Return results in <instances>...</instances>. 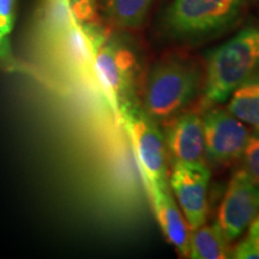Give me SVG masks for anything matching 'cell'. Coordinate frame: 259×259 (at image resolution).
<instances>
[{
    "label": "cell",
    "instance_id": "obj_5",
    "mask_svg": "<svg viewBox=\"0 0 259 259\" xmlns=\"http://www.w3.org/2000/svg\"><path fill=\"white\" fill-rule=\"evenodd\" d=\"M93 66L115 112L125 103L135 101L137 58L127 45L118 40H105L95 50Z\"/></svg>",
    "mask_w": 259,
    "mask_h": 259
},
{
    "label": "cell",
    "instance_id": "obj_3",
    "mask_svg": "<svg viewBox=\"0 0 259 259\" xmlns=\"http://www.w3.org/2000/svg\"><path fill=\"white\" fill-rule=\"evenodd\" d=\"M251 0H173L163 27L177 40H194L231 25Z\"/></svg>",
    "mask_w": 259,
    "mask_h": 259
},
{
    "label": "cell",
    "instance_id": "obj_17",
    "mask_svg": "<svg viewBox=\"0 0 259 259\" xmlns=\"http://www.w3.org/2000/svg\"><path fill=\"white\" fill-rule=\"evenodd\" d=\"M235 259H259V248L248 236L239 242L231 253Z\"/></svg>",
    "mask_w": 259,
    "mask_h": 259
},
{
    "label": "cell",
    "instance_id": "obj_18",
    "mask_svg": "<svg viewBox=\"0 0 259 259\" xmlns=\"http://www.w3.org/2000/svg\"><path fill=\"white\" fill-rule=\"evenodd\" d=\"M247 229H248L247 236L254 242V245L259 248V213L257 215V218L252 221V223Z\"/></svg>",
    "mask_w": 259,
    "mask_h": 259
},
{
    "label": "cell",
    "instance_id": "obj_16",
    "mask_svg": "<svg viewBox=\"0 0 259 259\" xmlns=\"http://www.w3.org/2000/svg\"><path fill=\"white\" fill-rule=\"evenodd\" d=\"M67 2L77 23H93L96 16V0H67Z\"/></svg>",
    "mask_w": 259,
    "mask_h": 259
},
{
    "label": "cell",
    "instance_id": "obj_10",
    "mask_svg": "<svg viewBox=\"0 0 259 259\" xmlns=\"http://www.w3.org/2000/svg\"><path fill=\"white\" fill-rule=\"evenodd\" d=\"M162 233L180 257L189 258L190 227L171 196L169 184L145 185Z\"/></svg>",
    "mask_w": 259,
    "mask_h": 259
},
{
    "label": "cell",
    "instance_id": "obj_7",
    "mask_svg": "<svg viewBox=\"0 0 259 259\" xmlns=\"http://www.w3.org/2000/svg\"><path fill=\"white\" fill-rule=\"evenodd\" d=\"M205 158L221 166L240 158L251 132L227 109L211 108L203 116Z\"/></svg>",
    "mask_w": 259,
    "mask_h": 259
},
{
    "label": "cell",
    "instance_id": "obj_1",
    "mask_svg": "<svg viewBox=\"0 0 259 259\" xmlns=\"http://www.w3.org/2000/svg\"><path fill=\"white\" fill-rule=\"evenodd\" d=\"M259 71V27H250L206 54L205 105L225 103L238 85Z\"/></svg>",
    "mask_w": 259,
    "mask_h": 259
},
{
    "label": "cell",
    "instance_id": "obj_14",
    "mask_svg": "<svg viewBox=\"0 0 259 259\" xmlns=\"http://www.w3.org/2000/svg\"><path fill=\"white\" fill-rule=\"evenodd\" d=\"M244 170L259 185V132H252L241 155Z\"/></svg>",
    "mask_w": 259,
    "mask_h": 259
},
{
    "label": "cell",
    "instance_id": "obj_4",
    "mask_svg": "<svg viewBox=\"0 0 259 259\" xmlns=\"http://www.w3.org/2000/svg\"><path fill=\"white\" fill-rule=\"evenodd\" d=\"M118 114L134 147L145 185L169 184L166 142L157 122L136 100L122 105Z\"/></svg>",
    "mask_w": 259,
    "mask_h": 259
},
{
    "label": "cell",
    "instance_id": "obj_15",
    "mask_svg": "<svg viewBox=\"0 0 259 259\" xmlns=\"http://www.w3.org/2000/svg\"><path fill=\"white\" fill-rule=\"evenodd\" d=\"M16 16V0H0V53L12 31Z\"/></svg>",
    "mask_w": 259,
    "mask_h": 259
},
{
    "label": "cell",
    "instance_id": "obj_13",
    "mask_svg": "<svg viewBox=\"0 0 259 259\" xmlns=\"http://www.w3.org/2000/svg\"><path fill=\"white\" fill-rule=\"evenodd\" d=\"M151 0H106L107 12L120 28L136 29L144 22Z\"/></svg>",
    "mask_w": 259,
    "mask_h": 259
},
{
    "label": "cell",
    "instance_id": "obj_12",
    "mask_svg": "<svg viewBox=\"0 0 259 259\" xmlns=\"http://www.w3.org/2000/svg\"><path fill=\"white\" fill-rule=\"evenodd\" d=\"M229 242L223 235L218 223L205 225L190 231L189 258L226 259L231 258Z\"/></svg>",
    "mask_w": 259,
    "mask_h": 259
},
{
    "label": "cell",
    "instance_id": "obj_9",
    "mask_svg": "<svg viewBox=\"0 0 259 259\" xmlns=\"http://www.w3.org/2000/svg\"><path fill=\"white\" fill-rule=\"evenodd\" d=\"M164 142L173 164L205 163L203 119L194 113L178 114L167 126Z\"/></svg>",
    "mask_w": 259,
    "mask_h": 259
},
{
    "label": "cell",
    "instance_id": "obj_2",
    "mask_svg": "<svg viewBox=\"0 0 259 259\" xmlns=\"http://www.w3.org/2000/svg\"><path fill=\"white\" fill-rule=\"evenodd\" d=\"M200 73L193 64L179 58L157 61L149 71L143 108L157 124L169 121L194 99Z\"/></svg>",
    "mask_w": 259,
    "mask_h": 259
},
{
    "label": "cell",
    "instance_id": "obj_8",
    "mask_svg": "<svg viewBox=\"0 0 259 259\" xmlns=\"http://www.w3.org/2000/svg\"><path fill=\"white\" fill-rule=\"evenodd\" d=\"M210 177L211 171L205 163L173 164L169 186L190 231L206 221Z\"/></svg>",
    "mask_w": 259,
    "mask_h": 259
},
{
    "label": "cell",
    "instance_id": "obj_11",
    "mask_svg": "<svg viewBox=\"0 0 259 259\" xmlns=\"http://www.w3.org/2000/svg\"><path fill=\"white\" fill-rule=\"evenodd\" d=\"M226 102L227 111L259 132V71L236 87Z\"/></svg>",
    "mask_w": 259,
    "mask_h": 259
},
{
    "label": "cell",
    "instance_id": "obj_6",
    "mask_svg": "<svg viewBox=\"0 0 259 259\" xmlns=\"http://www.w3.org/2000/svg\"><path fill=\"white\" fill-rule=\"evenodd\" d=\"M259 213V185L244 169L238 170L223 196L218 215V226L227 241L242 235Z\"/></svg>",
    "mask_w": 259,
    "mask_h": 259
}]
</instances>
